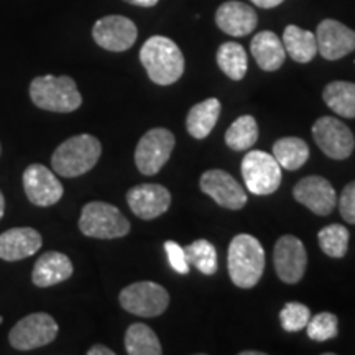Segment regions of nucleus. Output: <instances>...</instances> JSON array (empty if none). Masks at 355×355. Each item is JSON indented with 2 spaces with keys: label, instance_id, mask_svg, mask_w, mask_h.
<instances>
[{
  "label": "nucleus",
  "instance_id": "obj_15",
  "mask_svg": "<svg viewBox=\"0 0 355 355\" xmlns=\"http://www.w3.org/2000/svg\"><path fill=\"white\" fill-rule=\"evenodd\" d=\"M127 202L137 217L144 220H152L170 209L171 194L165 186L145 183L133 186L128 191Z\"/></svg>",
  "mask_w": 355,
  "mask_h": 355
},
{
  "label": "nucleus",
  "instance_id": "obj_40",
  "mask_svg": "<svg viewBox=\"0 0 355 355\" xmlns=\"http://www.w3.org/2000/svg\"><path fill=\"white\" fill-rule=\"evenodd\" d=\"M3 322V318L2 316H0V324H2Z\"/></svg>",
  "mask_w": 355,
  "mask_h": 355
},
{
  "label": "nucleus",
  "instance_id": "obj_27",
  "mask_svg": "<svg viewBox=\"0 0 355 355\" xmlns=\"http://www.w3.org/2000/svg\"><path fill=\"white\" fill-rule=\"evenodd\" d=\"M125 350L130 355H159L163 354L157 334L146 324L135 322L125 332Z\"/></svg>",
  "mask_w": 355,
  "mask_h": 355
},
{
  "label": "nucleus",
  "instance_id": "obj_35",
  "mask_svg": "<svg viewBox=\"0 0 355 355\" xmlns=\"http://www.w3.org/2000/svg\"><path fill=\"white\" fill-rule=\"evenodd\" d=\"M114 354L115 352L112 349L105 347V345H101V344L92 345V347L87 350V355H114Z\"/></svg>",
  "mask_w": 355,
  "mask_h": 355
},
{
  "label": "nucleus",
  "instance_id": "obj_7",
  "mask_svg": "<svg viewBox=\"0 0 355 355\" xmlns=\"http://www.w3.org/2000/svg\"><path fill=\"white\" fill-rule=\"evenodd\" d=\"M119 303L127 313L140 318H157L170 304V295L162 285L153 282H137L123 288Z\"/></svg>",
  "mask_w": 355,
  "mask_h": 355
},
{
  "label": "nucleus",
  "instance_id": "obj_38",
  "mask_svg": "<svg viewBox=\"0 0 355 355\" xmlns=\"http://www.w3.org/2000/svg\"><path fill=\"white\" fill-rule=\"evenodd\" d=\"M3 211H6V199H3L2 191H0V219L3 217Z\"/></svg>",
  "mask_w": 355,
  "mask_h": 355
},
{
  "label": "nucleus",
  "instance_id": "obj_20",
  "mask_svg": "<svg viewBox=\"0 0 355 355\" xmlns=\"http://www.w3.org/2000/svg\"><path fill=\"white\" fill-rule=\"evenodd\" d=\"M74 268L69 257L61 252H46L35 261L32 282L40 288L55 286L71 278Z\"/></svg>",
  "mask_w": 355,
  "mask_h": 355
},
{
  "label": "nucleus",
  "instance_id": "obj_14",
  "mask_svg": "<svg viewBox=\"0 0 355 355\" xmlns=\"http://www.w3.org/2000/svg\"><path fill=\"white\" fill-rule=\"evenodd\" d=\"M202 193L225 209H242L247 204V193L229 173L222 170L206 171L199 180Z\"/></svg>",
  "mask_w": 355,
  "mask_h": 355
},
{
  "label": "nucleus",
  "instance_id": "obj_31",
  "mask_svg": "<svg viewBox=\"0 0 355 355\" xmlns=\"http://www.w3.org/2000/svg\"><path fill=\"white\" fill-rule=\"evenodd\" d=\"M309 339L316 340V343H326V340L334 339L339 332V321L337 316L332 313H319L318 316L311 318L308 326Z\"/></svg>",
  "mask_w": 355,
  "mask_h": 355
},
{
  "label": "nucleus",
  "instance_id": "obj_13",
  "mask_svg": "<svg viewBox=\"0 0 355 355\" xmlns=\"http://www.w3.org/2000/svg\"><path fill=\"white\" fill-rule=\"evenodd\" d=\"M24 188L30 202L40 207L53 206L63 198L64 188L50 168L33 163L24 171Z\"/></svg>",
  "mask_w": 355,
  "mask_h": 355
},
{
  "label": "nucleus",
  "instance_id": "obj_25",
  "mask_svg": "<svg viewBox=\"0 0 355 355\" xmlns=\"http://www.w3.org/2000/svg\"><path fill=\"white\" fill-rule=\"evenodd\" d=\"M322 99L332 112L345 119H355V84L347 81L329 83L324 89Z\"/></svg>",
  "mask_w": 355,
  "mask_h": 355
},
{
  "label": "nucleus",
  "instance_id": "obj_37",
  "mask_svg": "<svg viewBox=\"0 0 355 355\" xmlns=\"http://www.w3.org/2000/svg\"><path fill=\"white\" fill-rule=\"evenodd\" d=\"M125 2L137 7H155L158 3V0H125Z\"/></svg>",
  "mask_w": 355,
  "mask_h": 355
},
{
  "label": "nucleus",
  "instance_id": "obj_5",
  "mask_svg": "<svg viewBox=\"0 0 355 355\" xmlns=\"http://www.w3.org/2000/svg\"><path fill=\"white\" fill-rule=\"evenodd\" d=\"M79 230L91 239L112 241L130 232V222L112 204L92 201L83 207Z\"/></svg>",
  "mask_w": 355,
  "mask_h": 355
},
{
  "label": "nucleus",
  "instance_id": "obj_34",
  "mask_svg": "<svg viewBox=\"0 0 355 355\" xmlns=\"http://www.w3.org/2000/svg\"><path fill=\"white\" fill-rule=\"evenodd\" d=\"M339 209L345 222L355 224V181L349 183L343 189V194H340L339 199Z\"/></svg>",
  "mask_w": 355,
  "mask_h": 355
},
{
  "label": "nucleus",
  "instance_id": "obj_26",
  "mask_svg": "<svg viewBox=\"0 0 355 355\" xmlns=\"http://www.w3.org/2000/svg\"><path fill=\"white\" fill-rule=\"evenodd\" d=\"M216 58L222 73L232 79V81H241V79L245 78L248 61L247 53L243 50L242 44L235 42L222 43L219 50H217Z\"/></svg>",
  "mask_w": 355,
  "mask_h": 355
},
{
  "label": "nucleus",
  "instance_id": "obj_8",
  "mask_svg": "<svg viewBox=\"0 0 355 355\" xmlns=\"http://www.w3.org/2000/svg\"><path fill=\"white\" fill-rule=\"evenodd\" d=\"M175 144V135L168 128H152L146 132L135 150V165L141 175H157L170 159Z\"/></svg>",
  "mask_w": 355,
  "mask_h": 355
},
{
  "label": "nucleus",
  "instance_id": "obj_6",
  "mask_svg": "<svg viewBox=\"0 0 355 355\" xmlns=\"http://www.w3.org/2000/svg\"><path fill=\"white\" fill-rule=\"evenodd\" d=\"M242 176L247 189L255 196H268L282 184V166L273 155L254 150L242 159Z\"/></svg>",
  "mask_w": 355,
  "mask_h": 355
},
{
  "label": "nucleus",
  "instance_id": "obj_16",
  "mask_svg": "<svg viewBox=\"0 0 355 355\" xmlns=\"http://www.w3.org/2000/svg\"><path fill=\"white\" fill-rule=\"evenodd\" d=\"M316 42L324 60L337 61L355 50V32L340 21L326 19L318 25Z\"/></svg>",
  "mask_w": 355,
  "mask_h": 355
},
{
  "label": "nucleus",
  "instance_id": "obj_23",
  "mask_svg": "<svg viewBox=\"0 0 355 355\" xmlns=\"http://www.w3.org/2000/svg\"><path fill=\"white\" fill-rule=\"evenodd\" d=\"M283 46L296 63H309L318 55L316 35L296 25H288L283 32Z\"/></svg>",
  "mask_w": 355,
  "mask_h": 355
},
{
  "label": "nucleus",
  "instance_id": "obj_33",
  "mask_svg": "<svg viewBox=\"0 0 355 355\" xmlns=\"http://www.w3.org/2000/svg\"><path fill=\"white\" fill-rule=\"evenodd\" d=\"M165 252L168 255V261H170L171 268L180 275H188L189 263H188V259H186L184 248L181 247L180 243L168 241L165 243Z\"/></svg>",
  "mask_w": 355,
  "mask_h": 355
},
{
  "label": "nucleus",
  "instance_id": "obj_1",
  "mask_svg": "<svg viewBox=\"0 0 355 355\" xmlns=\"http://www.w3.org/2000/svg\"><path fill=\"white\" fill-rule=\"evenodd\" d=\"M140 61L148 78L158 86H170L184 73V56L180 46L162 35L146 40L140 50Z\"/></svg>",
  "mask_w": 355,
  "mask_h": 355
},
{
  "label": "nucleus",
  "instance_id": "obj_21",
  "mask_svg": "<svg viewBox=\"0 0 355 355\" xmlns=\"http://www.w3.org/2000/svg\"><path fill=\"white\" fill-rule=\"evenodd\" d=\"M250 51L257 64L263 71H277L285 63L286 51L283 42L273 32L257 33L250 43Z\"/></svg>",
  "mask_w": 355,
  "mask_h": 355
},
{
  "label": "nucleus",
  "instance_id": "obj_3",
  "mask_svg": "<svg viewBox=\"0 0 355 355\" xmlns=\"http://www.w3.org/2000/svg\"><path fill=\"white\" fill-rule=\"evenodd\" d=\"M102 153V145L89 133L74 135L63 141L51 157L55 173L63 178H78L91 171L97 165Z\"/></svg>",
  "mask_w": 355,
  "mask_h": 355
},
{
  "label": "nucleus",
  "instance_id": "obj_36",
  "mask_svg": "<svg viewBox=\"0 0 355 355\" xmlns=\"http://www.w3.org/2000/svg\"><path fill=\"white\" fill-rule=\"evenodd\" d=\"M252 3L257 7H261V8H273V7H278L279 3H283L285 0H250Z\"/></svg>",
  "mask_w": 355,
  "mask_h": 355
},
{
  "label": "nucleus",
  "instance_id": "obj_11",
  "mask_svg": "<svg viewBox=\"0 0 355 355\" xmlns=\"http://www.w3.org/2000/svg\"><path fill=\"white\" fill-rule=\"evenodd\" d=\"M273 263L278 278L288 285L298 283L306 272L308 255L303 242L295 235H283L275 243Z\"/></svg>",
  "mask_w": 355,
  "mask_h": 355
},
{
  "label": "nucleus",
  "instance_id": "obj_32",
  "mask_svg": "<svg viewBox=\"0 0 355 355\" xmlns=\"http://www.w3.org/2000/svg\"><path fill=\"white\" fill-rule=\"evenodd\" d=\"M309 319V308L303 303H286L279 313V322L286 332H298L304 329Z\"/></svg>",
  "mask_w": 355,
  "mask_h": 355
},
{
  "label": "nucleus",
  "instance_id": "obj_9",
  "mask_svg": "<svg viewBox=\"0 0 355 355\" xmlns=\"http://www.w3.org/2000/svg\"><path fill=\"white\" fill-rule=\"evenodd\" d=\"M58 336V324L50 314L33 313L21 318L10 329L8 343L17 350H33L51 344Z\"/></svg>",
  "mask_w": 355,
  "mask_h": 355
},
{
  "label": "nucleus",
  "instance_id": "obj_2",
  "mask_svg": "<svg viewBox=\"0 0 355 355\" xmlns=\"http://www.w3.org/2000/svg\"><path fill=\"white\" fill-rule=\"evenodd\" d=\"M227 266L235 286L254 288L265 270V252L259 239L250 234L235 235L229 245Z\"/></svg>",
  "mask_w": 355,
  "mask_h": 355
},
{
  "label": "nucleus",
  "instance_id": "obj_17",
  "mask_svg": "<svg viewBox=\"0 0 355 355\" xmlns=\"http://www.w3.org/2000/svg\"><path fill=\"white\" fill-rule=\"evenodd\" d=\"M293 196L318 216L331 214L337 204L336 189L326 178L308 176L293 188Z\"/></svg>",
  "mask_w": 355,
  "mask_h": 355
},
{
  "label": "nucleus",
  "instance_id": "obj_22",
  "mask_svg": "<svg viewBox=\"0 0 355 355\" xmlns=\"http://www.w3.org/2000/svg\"><path fill=\"white\" fill-rule=\"evenodd\" d=\"M220 102L216 97L206 99L194 105L186 117V128L193 139L202 140L212 132L220 115Z\"/></svg>",
  "mask_w": 355,
  "mask_h": 355
},
{
  "label": "nucleus",
  "instance_id": "obj_28",
  "mask_svg": "<svg viewBox=\"0 0 355 355\" xmlns=\"http://www.w3.org/2000/svg\"><path fill=\"white\" fill-rule=\"evenodd\" d=\"M259 140V125L252 115H242L225 132V144L234 152L252 148Z\"/></svg>",
  "mask_w": 355,
  "mask_h": 355
},
{
  "label": "nucleus",
  "instance_id": "obj_24",
  "mask_svg": "<svg viewBox=\"0 0 355 355\" xmlns=\"http://www.w3.org/2000/svg\"><path fill=\"white\" fill-rule=\"evenodd\" d=\"M273 157L282 168L288 171H296L308 162L309 146L298 137H285L275 141Z\"/></svg>",
  "mask_w": 355,
  "mask_h": 355
},
{
  "label": "nucleus",
  "instance_id": "obj_4",
  "mask_svg": "<svg viewBox=\"0 0 355 355\" xmlns=\"http://www.w3.org/2000/svg\"><path fill=\"white\" fill-rule=\"evenodd\" d=\"M30 97L33 104L50 112L69 114L81 107L83 96L69 76H46L35 78L30 84Z\"/></svg>",
  "mask_w": 355,
  "mask_h": 355
},
{
  "label": "nucleus",
  "instance_id": "obj_29",
  "mask_svg": "<svg viewBox=\"0 0 355 355\" xmlns=\"http://www.w3.org/2000/svg\"><path fill=\"white\" fill-rule=\"evenodd\" d=\"M349 230L340 224H331L319 230L318 241L321 250L332 259H343L349 248Z\"/></svg>",
  "mask_w": 355,
  "mask_h": 355
},
{
  "label": "nucleus",
  "instance_id": "obj_30",
  "mask_svg": "<svg viewBox=\"0 0 355 355\" xmlns=\"http://www.w3.org/2000/svg\"><path fill=\"white\" fill-rule=\"evenodd\" d=\"M188 263L196 266L204 275H214L217 272V252L209 241H194L184 248Z\"/></svg>",
  "mask_w": 355,
  "mask_h": 355
},
{
  "label": "nucleus",
  "instance_id": "obj_19",
  "mask_svg": "<svg viewBox=\"0 0 355 355\" xmlns=\"http://www.w3.org/2000/svg\"><path fill=\"white\" fill-rule=\"evenodd\" d=\"M43 239L33 227H13L0 234V259L19 261L37 254Z\"/></svg>",
  "mask_w": 355,
  "mask_h": 355
},
{
  "label": "nucleus",
  "instance_id": "obj_12",
  "mask_svg": "<svg viewBox=\"0 0 355 355\" xmlns=\"http://www.w3.org/2000/svg\"><path fill=\"white\" fill-rule=\"evenodd\" d=\"M139 32L130 19L122 15H107L96 21L92 38L107 51H127L137 42Z\"/></svg>",
  "mask_w": 355,
  "mask_h": 355
},
{
  "label": "nucleus",
  "instance_id": "obj_41",
  "mask_svg": "<svg viewBox=\"0 0 355 355\" xmlns=\"http://www.w3.org/2000/svg\"><path fill=\"white\" fill-rule=\"evenodd\" d=\"M0 150H2V148H0Z\"/></svg>",
  "mask_w": 355,
  "mask_h": 355
},
{
  "label": "nucleus",
  "instance_id": "obj_18",
  "mask_svg": "<svg viewBox=\"0 0 355 355\" xmlns=\"http://www.w3.org/2000/svg\"><path fill=\"white\" fill-rule=\"evenodd\" d=\"M216 24L230 37H245L257 28L259 17L254 7L237 0L224 2L216 12Z\"/></svg>",
  "mask_w": 355,
  "mask_h": 355
},
{
  "label": "nucleus",
  "instance_id": "obj_10",
  "mask_svg": "<svg viewBox=\"0 0 355 355\" xmlns=\"http://www.w3.org/2000/svg\"><path fill=\"white\" fill-rule=\"evenodd\" d=\"M313 139L319 150L332 159L349 158L355 148L352 130L344 122L329 117V115L314 122Z\"/></svg>",
  "mask_w": 355,
  "mask_h": 355
},
{
  "label": "nucleus",
  "instance_id": "obj_39",
  "mask_svg": "<svg viewBox=\"0 0 355 355\" xmlns=\"http://www.w3.org/2000/svg\"><path fill=\"white\" fill-rule=\"evenodd\" d=\"M242 355H263V352H255V350H248V352H242Z\"/></svg>",
  "mask_w": 355,
  "mask_h": 355
}]
</instances>
